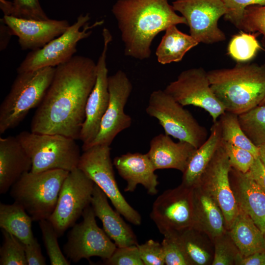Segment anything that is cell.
I'll list each match as a JSON object with an SVG mask.
<instances>
[{"label": "cell", "instance_id": "obj_18", "mask_svg": "<svg viewBox=\"0 0 265 265\" xmlns=\"http://www.w3.org/2000/svg\"><path fill=\"white\" fill-rule=\"evenodd\" d=\"M5 23L18 38L23 50H36L63 34L70 26L65 20H35L4 15Z\"/></svg>", "mask_w": 265, "mask_h": 265}, {"label": "cell", "instance_id": "obj_34", "mask_svg": "<svg viewBox=\"0 0 265 265\" xmlns=\"http://www.w3.org/2000/svg\"><path fill=\"white\" fill-rule=\"evenodd\" d=\"M1 231L4 239L0 248V265H27L25 244L11 234Z\"/></svg>", "mask_w": 265, "mask_h": 265}, {"label": "cell", "instance_id": "obj_35", "mask_svg": "<svg viewBox=\"0 0 265 265\" xmlns=\"http://www.w3.org/2000/svg\"><path fill=\"white\" fill-rule=\"evenodd\" d=\"M214 255L212 265H236L237 260L241 256L232 239L229 231L213 238Z\"/></svg>", "mask_w": 265, "mask_h": 265}, {"label": "cell", "instance_id": "obj_49", "mask_svg": "<svg viewBox=\"0 0 265 265\" xmlns=\"http://www.w3.org/2000/svg\"><path fill=\"white\" fill-rule=\"evenodd\" d=\"M264 235H265V234H264Z\"/></svg>", "mask_w": 265, "mask_h": 265}, {"label": "cell", "instance_id": "obj_22", "mask_svg": "<svg viewBox=\"0 0 265 265\" xmlns=\"http://www.w3.org/2000/svg\"><path fill=\"white\" fill-rule=\"evenodd\" d=\"M196 149L187 142H175L170 136L160 133L151 139L147 154L156 170L175 169L183 173Z\"/></svg>", "mask_w": 265, "mask_h": 265}, {"label": "cell", "instance_id": "obj_14", "mask_svg": "<svg viewBox=\"0 0 265 265\" xmlns=\"http://www.w3.org/2000/svg\"><path fill=\"white\" fill-rule=\"evenodd\" d=\"M172 6L185 18L190 35L199 43L212 44L226 39L218 26L219 19L227 13L222 0H175Z\"/></svg>", "mask_w": 265, "mask_h": 265}, {"label": "cell", "instance_id": "obj_8", "mask_svg": "<svg viewBox=\"0 0 265 265\" xmlns=\"http://www.w3.org/2000/svg\"><path fill=\"white\" fill-rule=\"evenodd\" d=\"M109 146L96 145L83 151L78 168L102 190L116 211L131 223L140 225V214L126 201L118 186Z\"/></svg>", "mask_w": 265, "mask_h": 265}, {"label": "cell", "instance_id": "obj_11", "mask_svg": "<svg viewBox=\"0 0 265 265\" xmlns=\"http://www.w3.org/2000/svg\"><path fill=\"white\" fill-rule=\"evenodd\" d=\"M82 216V220L75 224L68 234L63 246L66 257L74 263L92 257H99L103 261L108 259L116 245L97 225L91 205L85 209Z\"/></svg>", "mask_w": 265, "mask_h": 265}, {"label": "cell", "instance_id": "obj_10", "mask_svg": "<svg viewBox=\"0 0 265 265\" xmlns=\"http://www.w3.org/2000/svg\"><path fill=\"white\" fill-rule=\"evenodd\" d=\"M94 183L81 170L70 171L64 181L55 208L48 219L58 237L76 224L91 205Z\"/></svg>", "mask_w": 265, "mask_h": 265}, {"label": "cell", "instance_id": "obj_23", "mask_svg": "<svg viewBox=\"0 0 265 265\" xmlns=\"http://www.w3.org/2000/svg\"><path fill=\"white\" fill-rule=\"evenodd\" d=\"M31 167V160L16 136L0 138V194L7 192Z\"/></svg>", "mask_w": 265, "mask_h": 265}, {"label": "cell", "instance_id": "obj_5", "mask_svg": "<svg viewBox=\"0 0 265 265\" xmlns=\"http://www.w3.org/2000/svg\"><path fill=\"white\" fill-rule=\"evenodd\" d=\"M69 172L62 169L26 172L12 185L10 196L24 207L33 221L48 219L55 208Z\"/></svg>", "mask_w": 265, "mask_h": 265}, {"label": "cell", "instance_id": "obj_13", "mask_svg": "<svg viewBox=\"0 0 265 265\" xmlns=\"http://www.w3.org/2000/svg\"><path fill=\"white\" fill-rule=\"evenodd\" d=\"M164 90L184 106L191 105L205 109L213 122L225 111L212 89L208 73L203 68L183 71Z\"/></svg>", "mask_w": 265, "mask_h": 265}, {"label": "cell", "instance_id": "obj_3", "mask_svg": "<svg viewBox=\"0 0 265 265\" xmlns=\"http://www.w3.org/2000/svg\"><path fill=\"white\" fill-rule=\"evenodd\" d=\"M210 85L225 111L238 115L259 105L265 97V66L238 63L207 72Z\"/></svg>", "mask_w": 265, "mask_h": 265}, {"label": "cell", "instance_id": "obj_30", "mask_svg": "<svg viewBox=\"0 0 265 265\" xmlns=\"http://www.w3.org/2000/svg\"><path fill=\"white\" fill-rule=\"evenodd\" d=\"M218 119L221 129L222 140L249 151L255 158L259 156L258 147L255 145L243 131L238 115L225 111Z\"/></svg>", "mask_w": 265, "mask_h": 265}, {"label": "cell", "instance_id": "obj_33", "mask_svg": "<svg viewBox=\"0 0 265 265\" xmlns=\"http://www.w3.org/2000/svg\"><path fill=\"white\" fill-rule=\"evenodd\" d=\"M260 48L255 34L242 32L231 39L228 52L238 63H245L255 56Z\"/></svg>", "mask_w": 265, "mask_h": 265}, {"label": "cell", "instance_id": "obj_6", "mask_svg": "<svg viewBox=\"0 0 265 265\" xmlns=\"http://www.w3.org/2000/svg\"><path fill=\"white\" fill-rule=\"evenodd\" d=\"M16 137L31 160L32 172L53 169L70 172L78 168L81 155L75 139L59 134L28 131Z\"/></svg>", "mask_w": 265, "mask_h": 265}, {"label": "cell", "instance_id": "obj_48", "mask_svg": "<svg viewBox=\"0 0 265 265\" xmlns=\"http://www.w3.org/2000/svg\"><path fill=\"white\" fill-rule=\"evenodd\" d=\"M264 104H265V97L260 105H264Z\"/></svg>", "mask_w": 265, "mask_h": 265}, {"label": "cell", "instance_id": "obj_39", "mask_svg": "<svg viewBox=\"0 0 265 265\" xmlns=\"http://www.w3.org/2000/svg\"><path fill=\"white\" fill-rule=\"evenodd\" d=\"M166 265H189L174 233L164 235L161 242Z\"/></svg>", "mask_w": 265, "mask_h": 265}, {"label": "cell", "instance_id": "obj_27", "mask_svg": "<svg viewBox=\"0 0 265 265\" xmlns=\"http://www.w3.org/2000/svg\"><path fill=\"white\" fill-rule=\"evenodd\" d=\"M228 231L242 257L265 252L264 234L252 219L239 209L232 226Z\"/></svg>", "mask_w": 265, "mask_h": 265}, {"label": "cell", "instance_id": "obj_42", "mask_svg": "<svg viewBox=\"0 0 265 265\" xmlns=\"http://www.w3.org/2000/svg\"><path fill=\"white\" fill-rule=\"evenodd\" d=\"M137 247L144 265H165L161 243L150 239L143 244H138Z\"/></svg>", "mask_w": 265, "mask_h": 265}, {"label": "cell", "instance_id": "obj_38", "mask_svg": "<svg viewBox=\"0 0 265 265\" xmlns=\"http://www.w3.org/2000/svg\"><path fill=\"white\" fill-rule=\"evenodd\" d=\"M238 28L246 32H259L265 37V5L247 7Z\"/></svg>", "mask_w": 265, "mask_h": 265}, {"label": "cell", "instance_id": "obj_37", "mask_svg": "<svg viewBox=\"0 0 265 265\" xmlns=\"http://www.w3.org/2000/svg\"><path fill=\"white\" fill-rule=\"evenodd\" d=\"M222 146L227 153L231 167L242 173L249 171L255 159L249 151L223 140Z\"/></svg>", "mask_w": 265, "mask_h": 265}, {"label": "cell", "instance_id": "obj_29", "mask_svg": "<svg viewBox=\"0 0 265 265\" xmlns=\"http://www.w3.org/2000/svg\"><path fill=\"white\" fill-rule=\"evenodd\" d=\"M32 221L31 217L19 203L0 204V227L24 244L31 243L35 238L31 229Z\"/></svg>", "mask_w": 265, "mask_h": 265}, {"label": "cell", "instance_id": "obj_32", "mask_svg": "<svg viewBox=\"0 0 265 265\" xmlns=\"http://www.w3.org/2000/svg\"><path fill=\"white\" fill-rule=\"evenodd\" d=\"M0 8L4 15L35 20L50 18L42 9L39 0H0Z\"/></svg>", "mask_w": 265, "mask_h": 265}, {"label": "cell", "instance_id": "obj_1", "mask_svg": "<svg viewBox=\"0 0 265 265\" xmlns=\"http://www.w3.org/2000/svg\"><path fill=\"white\" fill-rule=\"evenodd\" d=\"M96 76L97 64L86 56L74 55L55 67L52 82L32 117L31 132L79 139Z\"/></svg>", "mask_w": 265, "mask_h": 265}, {"label": "cell", "instance_id": "obj_45", "mask_svg": "<svg viewBox=\"0 0 265 265\" xmlns=\"http://www.w3.org/2000/svg\"><path fill=\"white\" fill-rule=\"evenodd\" d=\"M236 265H265V252H257L246 257L240 256Z\"/></svg>", "mask_w": 265, "mask_h": 265}, {"label": "cell", "instance_id": "obj_25", "mask_svg": "<svg viewBox=\"0 0 265 265\" xmlns=\"http://www.w3.org/2000/svg\"><path fill=\"white\" fill-rule=\"evenodd\" d=\"M209 137L196 148L183 173L181 184L192 187L200 181L202 175L222 143L221 129L218 120L213 122Z\"/></svg>", "mask_w": 265, "mask_h": 265}, {"label": "cell", "instance_id": "obj_43", "mask_svg": "<svg viewBox=\"0 0 265 265\" xmlns=\"http://www.w3.org/2000/svg\"><path fill=\"white\" fill-rule=\"evenodd\" d=\"M25 251L27 265H45L46 259L43 256L40 244L35 238L33 241L25 244Z\"/></svg>", "mask_w": 265, "mask_h": 265}, {"label": "cell", "instance_id": "obj_15", "mask_svg": "<svg viewBox=\"0 0 265 265\" xmlns=\"http://www.w3.org/2000/svg\"><path fill=\"white\" fill-rule=\"evenodd\" d=\"M108 106L102 120L99 133L88 148L96 145L110 146L118 133L132 125L131 117L124 111L132 90L131 80L124 71L119 70L108 76Z\"/></svg>", "mask_w": 265, "mask_h": 265}, {"label": "cell", "instance_id": "obj_4", "mask_svg": "<svg viewBox=\"0 0 265 265\" xmlns=\"http://www.w3.org/2000/svg\"><path fill=\"white\" fill-rule=\"evenodd\" d=\"M55 67L18 73L0 106V133L17 127L38 107L53 79Z\"/></svg>", "mask_w": 265, "mask_h": 265}, {"label": "cell", "instance_id": "obj_36", "mask_svg": "<svg viewBox=\"0 0 265 265\" xmlns=\"http://www.w3.org/2000/svg\"><path fill=\"white\" fill-rule=\"evenodd\" d=\"M44 244L52 265H69L58 242V237L54 227L48 219L39 221Z\"/></svg>", "mask_w": 265, "mask_h": 265}, {"label": "cell", "instance_id": "obj_44", "mask_svg": "<svg viewBox=\"0 0 265 265\" xmlns=\"http://www.w3.org/2000/svg\"><path fill=\"white\" fill-rule=\"evenodd\" d=\"M248 172L254 180L265 191V167L259 157L255 158Z\"/></svg>", "mask_w": 265, "mask_h": 265}, {"label": "cell", "instance_id": "obj_2", "mask_svg": "<svg viewBox=\"0 0 265 265\" xmlns=\"http://www.w3.org/2000/svg\"><path fill=\"white\" fill-rule=\"evenodd\" d=\"M111 11L121 32L125 54L141 60L150 57L152 43L159 32L172 25H187L168 0H117Z\"/></svg>", "mask_w": 265, "mask_h": 265}, {"label": "cell", "instance_id": "obj_31", "mask_svg": "<svg viewBox=\"0 0 265 265\" xmlns=\"http://www.w3.org/2000/svg\"><path fill=\"white\" fill-rule=\"evenodd\" d=\"M238 118L243 131L255 145L265 144V104L238 115Z\"/></svg>", "mask_w": 265, "mask_h": 265}, {"label": "cell", "instance_id": "obj_47", "mask_svg": "<svg viewBox=\"0 0 265 265\" xmlns=\"http://www.w3.org/2000/svg\"><path fill=\"white\" fill-rule=\"evenodd\" d=\"M259 151L258 157L265 167V144L258 147Z\"/></svg>", "mask_w": 265, "mask_h": 265}, {"label": "cell", "instance_id": "obj_41", "mask_svg": "<svg viewBox=\"0 0 265 265\" xmlns=\"http://www.w3.org/2000/svg\"><path fill=\"white\" fill-rule=\"evenodd\" d=\"M227 9L226 20L238 28L245 9L251 5H265V0H222Z\"/></svg>", "mask_w": 265, "mask_h": 265}, {"label": "cell", "instance_id": "obj_28", "mask_svg": "<svg viewBox=\"0 0 265 265\" xmlns=\"http://www.w3.org/2000/svg\"><path fill=\"white\" fill-rule=\"evenodd\" d=\"M199 43L190 35L186 34L172 25L165 30V34L157 48L156 55L161 64L181 61L186 53Z\"/></svg>", "mask_w": 265, "mask_h": 265}, {"label": "cell", "instance_id": "obj_9", "mask_svg": "<svg viewBox=\"0 0 265 265\" xmlns=\"http://www.w3.org/2000/svg\"><path fill=\"white\" fill-rule=\"evenodd\" d=\"M90 20L89 13L80 15L63 34L43 47L29 52L17 68V73L55 67L68 61L77 52L79 42L89 37L92 28L104 23V20H101L89 25Z\"/></svg>", "mask_w": 265, "mask_h": 265}, {"label": "cell", "instance_id": "obj_19", "mask_svg": "<svg viewBox=\"0 0 265 265\" xmlns=\"http://www.w3.org/2000/svg\"><path fill=\"white\" fill-rule=\"evenodd\" d=\"M231 186L238 209L247 214L265 234V191L248 172L232 167L229 171Z\"/></svg>", "mask_w": 265, "mask_h": 265}, {"label": "cell", "instance_id": "obj_46", "mask_svg": "<svg viewBox=\"0 0 265 265\" xmlns=\"http://www.w3.org/2000/svg\"><path fill=\"white\" fill-rule=\"evenodd\" d=\"M0 51L6 48L8 43L13 35L10 27L5 23L3 18L0 19Z\"/></svg>", "mask_w": 265, "mask_h": 265}, {"label": "cell", "instance_id": "obj_24", "mask_svg": "<svg viewBox=\"0 0 265 265\" xmlns=\"http://www.w3.org/2000/svg\"><path fill=\"white\" fill-rule=\"evenodd\" d=\"M194 212L193 227L212 239L227 230L223 214L213 198L198 183L192 187Z\"/></svg>", "mask_w": 265, "mask_h": 265}, {"label": "cell", "instance_id": "obj_12", "mask_svg": "<svg viewBox=\"0 0 265 265\" xmlns=\"http://www.w3.org/2000/svg\"><path fill=\"white\" fill-rule=\"evenodd\" d=\"M150 216L163 236L193 227L192 187L181 184L164 191L154 201Z\"/></svg>", "mask_w": 265, "mask_h": 265}, {"label": "cell", "instance_id": "obj_17", "mask_svg": "<svg viewBox=\"0 0 265 265\" xmlns=\"http://www.w3.org/2000/svg\"><path fill=\"white\" fill-rule=\"evenodd\" d=\"M231 168L228 157L221 143L198 183L220 208L227 230L231 229L239 211L230 182Z\"/></svg>", "mask_w": 265, "mask_h": 265}, {"label": "cell", "instance_id": "obj_16", "mask_svg": "<svg viewBox=\"0 0 265 265\" xmlns=\"http://www.w3.org/2000/svg\"><path fill=\"white\" fill-rule=\"evenodd\" d=\"M104 45L97 64L95 83L85 106V118L79 139L82 142L83 151L87 149L97 136L103 117L107 109L109 98L108 86V69L106 54L112 36L109 30L104 28L102 32Z\"/></svg>", "mask_w": 265, "mask_h": 265}, {"label": "cell", "instance_id": "obj_21", "mask_svg": "<svg viewBox=\"0 0 265 265\" xmlns=\"http://www.w3.org/2000/svg\"><path fill=\"white\" fill-rule=\"evenodd\" d=\"M108 198L95 184L91 206L96 217L101 221L103 230L117 247L137 245L136 237L131 226L109 204Z\"/></svg>", "mask_w": 265, "mask_h": 265}, {"label": "cell", "instance_id": "obj_40", "mask_svg": "<svg viewBox=\"0 0 265 265\" xmlns=\"http://www.w3.org/2000/svg\"><path fill=\"white\" fill-rule=\"evenodd\" d=\"M107 265H144L137 245L117 247L111 256L104 260Z\"/></svg>", "mask_w": 265, "mask_h": 265}, {"label": "cell", "instance_id": "obj_7", "mask_svg": "<svg viewBox=\"0 0 265 265\" xmlns=\"http://www.w3.org/2000/svg\"><path fill=\"white\" fill-rule=\"evenodd\" d=\"M146 112L157 119L165 134L187 142L196 148L207 139L206 128L164 90H155L151 93Z\"/></svg>", "mask_w": 265, "mask_h": 265}, {"label": "cell", "instance_id": "obj_20", "mask_svg": "<svg viewBox=\"0 0 265 265\" xmlns=\"http://www.w3.org/2000/svg\"><path fill=\"white\" fill-rule=\"evenodd\" d=\"M113 164L119 175L127 183L124 191L132 192L137 185H141L149 194L158 193V175L147 153L129 152L115 157Z\"/></svg>", "mask_w": 265, "mask_h": 265}, {"label": "cell", "instance_id": "obj_26", "mask_svg": "<svg viewBox=\"0 0 265 265\" xmlns=\"http://www.w3.org/2000/svg\"><path fill=\"white\" fill-rule=\"evenodd\" d=\"M174 234L189 265H212L214 243L208 234L194 227Z\"/></svg>", "mask_w": 265, "mask_h": 265}]
</instances>
